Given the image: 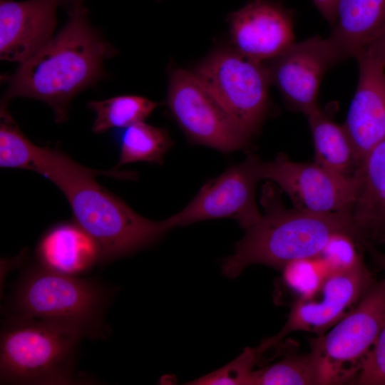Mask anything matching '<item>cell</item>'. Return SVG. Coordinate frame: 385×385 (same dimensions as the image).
Wrapping results in <instances>:
<instances>
[{
  "instance_id": "obj_1",
  "label": "cell",
  "mask_w": 385,
  "mask_h": 385,
  "mask_svg": "<svg viewBox=\"0 0 385 385\" xmlns=\"http://www.w3.org/2000/svg\"><path fill=\"white\" fill-rule=\"evenodd\" d=\"M24 170L46 178L65 195L74 221L98 245L99 264L144 249L172 229L168 218L155 221L140 215L95 179L98 175L134 179L133 172L92 170L58 149L33 143Z\"/></svg>"
},
{
  "instance_id": "obj_2",
  "label": "cell",
  "mask_w": 385,
  "mask_h": 385,
  "mask_svg": "<svg viewBox=\"0 0 385 385\" xmlns=\"http://www.w3.org/2000/svg\"><path fill=\"white\" fill-rule=\"evenodd\" d=\"M65 26L42 48L5 78L8 87L1 103L16 97L35 98L64 122L71 99L101 76L103 60L113 49L88 23L83 7L69 11Z\"/></svg>"
},
{
  "instance_id": "obj_3",
  "label": "cell",
  "mask_w": 385,
  "mask_h": 385,
  "mask_svg": "<svg viewBox=\"0 0 385 385\" xmlns=\"http://www.w3.org/2000/svg\"><path fill=\"white\" fill-rule=\"evenodd\" d=\"M263 187L261 202L265 213L245 230L235 253L224 259L222 269L226 276L236 277L253 264L281 270L293 260L318 256L335 232L352 236L351 213L318 214L288 209L272 183Z\"/></svg>"
},
{
  "instance_id": "obj_4",
  "label": "cell",
  "mask_w": 385,
  "mask_h": 385,
  "mask_svg": "<svg viewBox=\"0 0 385 385\" xmlns=\"http://www.w3.org/2000/svg\"><path fill=\"white\" fill-rule=\"evenodd\" d=\"M112 290L99 281L50 270L38 262L18 279L9 300L10 314L36 319L81 337L105 339L106 311Z\"/></svg>"
},
{
  "instance_id": "obj_5",
  "label": "cell",
  "mask_w": 385,
  "mask_h": 385,
  "mask_svg": "<svg viewBox=\"0 0 385 385\" xmlns=\"http://www.w3.org/2000/svg\"><path fill=\"white\" fill-rule=\"evenodd\" d=\"M79 335L33 318L9 314L0 341V381L9 384H71Z\"/></svg>"
},
{
  "instance_id": "obj_6",
  "label": "cell",
  "mask_w": 385,
  "mask_h": 385,
  "mask_svg": "<svg viewBox=\"0 0 385 385\" xmlns=\"http://www.w3.org/2000/svg\"><path fill=\"white\" fill-rule=\"evenodd\" d=\"M385 321V275L329 331L310 341L319 385L352 384Z\"/></svg>"
},
{
  "instance_id": "obj_7",
  "label": "cell",
  "mask_w": 385,
  "mask_h": 385,
  "mask_svg": "<svg viewBox=\"0 0 385 385\" xmlns=\"http://www.w3.org/2000/svg\"><path fill=\"white\" fill-rule=\"evenodd\" d=\"M193 73L250 140L258 133L271 83L265 62L236 50H223L205 60Z\"/></svg>"
},
{
  "instance_id": "obj_8",
  "label": "cell",
  "mask_w": 385,
  "mask_h": 385,
  "mask_svg": "<svg viewBox=\"0 0 385 385\" xmlns=\"http://www.w3.org/2000/svg\"><path fill=\"white\" fill-rule=\"evenodd\" d=\"M261 179L274 183L291 199L294 207L318 214L351 212L359 178L332 172L316 162L299 163L279 153L262 161Z\"/></svg>"
},
{
  "instance_id": "obj_9",
  "label": "cell",
  "mask_w": 385,
  "mask_h": 385,
  "mask_svg": "<svg viewBox=\"0 0 385 385\" xmlns=\"http://www.w3.org/2000/svg\"><path fill=\"white\" fill-rule=\"evenodd\" d=\"M168 104L195 143L229 153L245 148L250 141L194 73L182 69L171 73Z\"/></svg>"
},
{
  "instance_id": "obj_10",
  "label": "cell",
  "mask_w": 385,
  "mask_h": 385,
  "mask_svg": "<svg viewBox=\"0 0 385 385\" xmlns=\"http://www.w3.org/2000/svg\"><path fill=\"white\" fill-rule=\"evenodd\" d=\"M261 163L257 155L250 154L207 181L185 207L168 218L172 228L218 218H232L249 228L262 215L255 201Z\"/></svg>"
},
{
  "instance_id": "obj_11",
  "label": "cell",
  "mask_w": 385,
  "mask_h": 385,
  "mask_svg": "<svg viewBox=\"0 0 385 385\" xmlns=\"http://www.w3.org/2000/svg\"><path fill=\"white\" fill-rule=\"evenodd\" d=\"M375 282L364 261L351 270L329 275L313 297L296 300L280 332L265 339L262 345L267 351L293 332L324 334L354 307Z\"/></svg>"
},
{
  "instance_id": "obj_12",
  "label": "cell",
  "mask_w": 385,
  "mask_h": 385,
  "mask_svg": "<svg viewBox=\"0 0 385 385\" xmlns=\"http://www.w3.org/2000/svg\"><path fill=\"white\" fill-rule=\"evenodd\" d=\"M359 78L343 126L361 164L385 139V30L355 57Z\"/></svg>"
},
{
  "instance_id": "obj_13",
  "label": "cell",
  "mask_w": 385,
  "mask_h": 385,
  "mask_svg": "<svg viewBox=\"0 0 385 385\" xmlns=\"http://www.w3.org/2000/svg\"><path fill=\"white\" fill-rule=\"evenodd\" d=\"M265 63L271 83L279 89L288 106L305 115L319 107L322 80L337 64L327 38L319 36L295 42Z\"/></svg>"
},
{
  "instance_id": "obj_14",
  "label": "cell",
  "mask_w": 385,
  "mask_h": 385,
  "mask_svg": "<svg viewBox=\"0 0 385 385\" xmlns=\"http://www.w3.org/2000/svg\"><path fill=\"white\" fill-rule=\"evenodd\" d=\"M230 22L236 51L257 61L271 60L295 43L293 12L277 1L252 0Z\"/></svg>"
},
{
  "instance_id": "obj_15",
  "label": "cell",
  "mask_w": 385,
  "mask_h": 385,
  "mask_svg": "<svg viewBox=\"0 0 385 385\" xmlns=\"http://www.w3.org/2000/svg\"><path fill=\"white\" fill-rule=\"evenodd\" d=\"M60 3L61 0H1V59L21 64L42 48L52 38Z\"/></svg>"
},
{
  "instance_id": "obj_16",
  "label": "cell",
  "mask_w": 385,
  "mask_h": 385,
  "mask_svg": "<svg viewBox=\"0 0 385 385\" xmlns=\"http://www.w3.org/2000/svg\"><path fill=\"white\" fill-rule=\"evenodd\" d=\"M351 216V234L359 247L385 245V139L364 157Z\"/></svg>"
},
{
  "instance_id": "obj_17",
  "label": "cell",
  "mask_w": 385,
  "mask_h": 385,
  "mask_svg": "<svg viewBox=\"0 0 385 385\" xmlns=\"http://www.w3.org/2000/svg\"><path fill=\"white\" fill-rule=\"evenodd\" d=\"M326 38L337 63L354 58L385 30V0H338Z\"/></svg>"
},
{
  "instance_id": "obj_18",
  "label": "cell",
  "mask_w": 385,
  "mask_h": 385,
  "mask_svg": "<svg viewBox=\"0 0 385 385\" xmlns=\"http://www.w3.org/2000/svg\"><path fill=\"white\" fill-rule=\"evenodd\" d=\"M38 262L66 274L80 276L99 262L95 240L75 221L58 223L42 236L36 248Z\"/></svg>"
},
{
  "instance_id": "obj_19",
  "label": "cell",
  "mask_w": 385,
  "mask_h": 385,
  "mask_svg": "<svg viewBox=\"0 0 385 385\" xmlns=\"http://www.w3.org/2000/svg\"><path fill=\"white\" fill-rule=\"evenodd\" d=\"M306 116L314 144V162L337 174L354 175L360 163L343 125L335 123L320 107Z\"/></svg>"
},
{
  "instance_id": "obj_20",
  "label": "cell",
  "mask_w": 385,
  "mask_h": 385,
  "mask_svg": "<svg viewBox=\"0 0 385 385\" xmlns=\"http://www.w3.org/2000/svg\"><path fill=\"white\" fill-rule=\"evenodd\" d=\"M120 157L114 169L138 161L161 165L172 145L166 130L143 121L123 128L118 134Z\"/></svg>"
},
{
  "instance_id": "obj_21",
  "label": "cell",
  "mask_w": 385,
  "mask_h": 385,
  "mask_svg": "<svg viewBox=\"0 0 385 385\" xmlns=\"http://www.w3.org/2000/svg\"><path fill=\"white\" fill-rule=\"evenodd\" d=\"M88 106L96 114L92 130L101 133L113 128H123L144 121L157 103L137 96H120L101 101H91Z\"/></svg>"
},
{
  "instance_id": "obj_22",
  "label": "cell",
  "mask_w": 385,
  "mask_h": 385,
  "mask_svg": "<svg viewBox=\"0 0 385 385\" xmlns=\"http://www.w3.org/2000/svg\"><path fill=\"white\" fill-rule=\"evenodd\" d=\"M319 385V372L312 354H293L257 371L250 385Z\"/></svg>"
},
{
  "instance_id": "obj_23",
  "label": "cell",
  "mask_w": 385,
  "mask_h": 385,
  "mask_svg": "<svg viewBox=\"0 0 385 385\" xmlns=\"http://www.w3.org/2000/svg\"><path fill=\"white\" fill-rule=\"evenodd\" d=\"M284 285L297 297V299L313 297L329 275L318 257L293 260L281 270Z\"/></svg>"
},
{
  "instance_id": "obj_24",
  "label": "cell",
  "mask_w": 385,
  "mask_h": 385,
  "mask_svg": "<svg viewBox=\"0 0 385 385\" xmlns=\"http://www.w3.org/2000/svg\"><path fill=\"white\" fill-rule=\"evenodd\" d=\"M362 252L351 235L337 232L329 238L318 257L330 275L351 270L364 262Z\"/></svg>"
},
{
  "instance_id": "obj_25",
  "label": "cell",
  "mask_w": 385,
  "mask_h": 385,
  "mask_svg": "<svg viewBox=\"0 0 385 385\" xmlns=\"http://www.w3.org/2000/svg\"><path fill=\"white\" fill-rule=\"evenodd\" d=\"M262 355L258 346L247 347L240 356L228 364L188 384L250 385L253 367Z\"/></svg>"
},
{
  "instance_id": "obj_26",
  "label": "cell",
  "mask_w": 385,
  "mask_h": 385,
  "mask_svg": "<svg viewBox=\"0 0 385 385\" xmlns=\"http://www.w3.org/2000/svg\"><path fill=\"white\" fill-rule=\"evenodd\" d=\"M352 384L385 385V321Z\"/></svg>"
},
{
  "instance_id": "obj_27",
  "label": "cell",
  "mask_w": 385,
  "mask_h": 385,
  "mask_svg": "<svg viewBox=\"0 0 385 385\" xmlns=\"http://www.w3.org/2000/svg\"><path fill=\"white\" fill-rule=\"evenodd\" d=\"M323 18L332 26L335 21L338 0H312Z\"/></svg>"
},
{
  "instance_id": "obj_28",
  "label": "cell",
  "mask_w": 385,
  "mask_h": 385,
  "mask_svg": "<svg viewBox=\"0 0 385 385\" xmlns=\"http://www.w3.org/2000/svg\"><path fill=\"white\" fill-rule=\"evenodd\" d=\"M364 250L368 252L373 263L380 269L385 275V254L378 250L376 248V246L371 245H364Z\"/></svg>"
},
{
  "instance_id": "obj_29",
  "label": "cell",
  "mask_w": 385,
  "mask_h": 385,
  "mask_svg": "<svg viewBox=\"0 0 385 385\" xmlns=\"http://www.w3.org/2000/svg\"><path fill=\"white\" fill-rule=\"evenodd\" d=\"M83 1V0H61V3L66 6L69 11L82 7Z\"/></svg>"
}]
</instances>
